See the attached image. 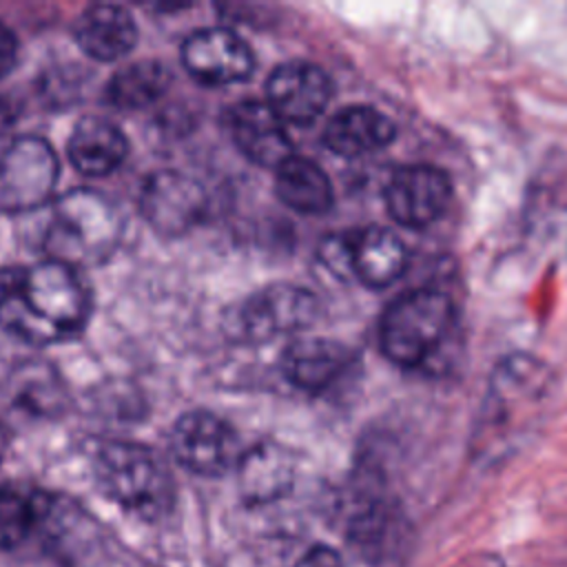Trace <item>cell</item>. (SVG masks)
<instances>
[{
  "instance_id": "obj_1",
  "label": "cell",
  "mask_w": 567,
  "mask_h": 567,
  "mask_svg": "<svg viewBox=\"0 0 567 567\" xmlns=\"http://www.w3.org/2000/svg\"><path fill=\"white\" fill-rule=\"evenodd\" d=\"M91 292L78 268L55 259L11 270L0 281V328L11 337L49 346L82 332Z\"/></svg>"
},
{
  "instance_id": "obj_2",
  "label": "cell",
  "mask_w": 567,
  "mask_h": 567,
  "mask_svg": "<svg viewBox=\"0 0 567 567\" xmlns=\"http://www.w3.org/2000/svg\"><path fill=\"white\" fill-rule=\"evenodd\" d=\"M122 230V215L106 195L73 188L53 204L44 246L51 259L78 268L104 261L117 248Z\"/></svg>"
},
{
  "instance_id": "obj_3",
  "label": "cell",
  "mask_w": 567,
  "mask_h": 567,
  "mask_svg": "<svg viewBox=\"0 0 567 567\" xmlns=\"http://www.w3.org/2000/svg\"><path fill=\"white\" fill-rule=\"evenodd\" d=\"M100 489L140 518H162L175 501L173 478L159 456L131 441H109L93 456Z\"/></svg>"
},
{
  "instance_id": "obj_4",
  "label": "cell",
  "mask_w": 567,
  "mask_h": 567,
  "mask_svg": "<svg viewBox=\"0 0 567 567\" xmlns=\"http://www.w3.org/2000/svg\"><path fill=\"white\" fill-rule=\"evenodd\" d=\"M452 323L454 303L447 292L434 286L412 288L383 310L379 346L392 363L416 368L439 352Z\"/></svg>"
},
{
  "instance_id": "obj_5",
  "label": "cell",
  "mask_w": 567,
  "mask_h": 567,
  "mask_svg": "<svg viewBox=\"0 0 567 567\" xmlns=\"http://www.w3.org/2000/svg\"><path fill=\"white\" fill-rule=\"evenodd\" d=\"M60 173L58 157L47 140L20 135L0 148V210L29 213L44 206Z\"/></svg>"
},
{
  "instance_id": "obj_6",
  "label": "cell",
  "mask_w": 567,
  "mask_h": 567,
  "mask_svg": "<svg viewBox=\"0 0 567 567\" xmlns=\"http://www.w3.org/2000/svg\"><path fill=\"white\" fill-rule=\"evenodd\" d=\"M171 452L182 467L199 476H221L241 458L233 425L208 410H193L175 421Z\"/></svg>"
},
{
  "instance_id": "obj_7",
  "label": "cell",
  "mask_w": 567,
  "mask_h": 567,
  "mask_svg": "<svg viewBox=\"0 0 567 567\" xmlns=\"http://www.w3.org/2000/svg\"><path fill=\"white\" fill-rule=\"evenodd\" d=\"M317 317L319 301L310 290L292 284H272L239 306L237 328L248 341H268L306 330Z\"/></svg>"
},
{
  "instance_id": "obj_8",
  "label": "cell",
  "mask_w": 567,
  "mask_h": 567,
  "mask_svg": "<svg viewBox=\"0 0 567 567\" xmlns=\"http://www.w3.org/2000/svg\"><path fill=\"white\" fill-rule=\"evenodd\" d=\"M140 210L159 235L177 237L204 219L208 197L197 179L177 171H157L142 186Z\"/></svg>"
},
{
  "instance_id": "obj_9",
  "label": "cell",
  "mask_w": 567,
  "mask_h": 567,
  "mask_svg": "<svg viewBox=\"0 0 567 567\" xmlns=\"http://www.w3.org/2000/svg\"><path fill=\"white\" fill-rule=\"evenodd\" d=\"M452 199L450 177L432 164H408L385 184V206L394 221L425 228L443 217Z\"/></svg>"
},
{
  "instance_id": "obj_10",
  "label": "cell",
  "mask_w": 567,
  "mask_h": 567,
  "mask_svg": "<svg viewBox=\"0 0 567 567\" xmlns=\"http://www.w3.org/2000/svg\"><path fill=\"white\" fill-rule=\"evenodd\" d=\"M182 64L202 84L224 86L246 80L255 58L250 47L226 27L193 31L182 44Z\"/></svg>"
},
{
  "instance_id": "obj_11",
  "label": "cell",
  "mask_w": 567,
  "mask_h": 567,
  "mask_svg": "<svg viewBox=\"0 0 567 567\" xmlns=\"http://www.w3.org/2000/svg\"><path fill=\"white\" fill-rule=\"evenodd\" d=\"M332 95L330 78L321 66L290 60L272 69L266 82V104L284 124L306 126L315 122Z\"/></svg>"
},
{
  "instance_id": "obj_12",
  "label": "cell",
  "mask_w": 567,
  "mask_h": 567,
  "mask_svg": "<svg viewBox=\"0 0 567 567\" xmlns=\"http://www.w3.org/2000/svg\"><path fill=\"white\" fill-rule=\"evenodd\" d=\"M346 534L361 556L372 563L396 558L408 545V523L388 498L379 494H359L348 516Z\"/></svg>"
},
{
  "instance_id": "obj_13",
  "label": "cell",
  "mask_w": 567,
  "mask_h": 567,
  "mask_svg": "<svg viewBox=\"0 0 567 567\" xmlns=\"http://www.w3.org/2000/svg\"><path fill=\"white\" fill-rule=\"evenodd\" d=\"M228 131L235 146L259 166L277 168L295 153L286 124L266 102L244 100L235 104L228 113Z\"/></svg>"
},
{
  "instance_id": "obj_14",
  "label": "cell",
  "mask_w": 567,
  "mask_h": 567,
  "mask_svg": "<svg viewBox=\"0 0 567 567\" xmlns=\"http://www.w3.org/2000/svg\"><path fill=\"white\" fill-rule=\"evenodd\" d=\"M343 261L370 288L394 284L408 268V248L399 235L381 226L361 228L341 239Z\"/></svg>"
},
{
  "instance_id": "obj_15",
  "label": "cell",
  "mask_w": 567,
  "mask_h": 567,
  "mask_svg": "<svg viewBox=\"0 0 567 567\" xmlns=\"http://www.w3.org/2000/svg\"><path fill=\"white\" fill-rule=\"evenodd\" d=\"M352 352L332 339H297L281 357L284 377L299 390L321 392L337 383L350 368Z\"/></svg>"
},
{
  "instance_id": "obj_16",
  "label": "cell",
  "mask_w": 567,
  "mask_h": 567,
  "mask_svg": "<svg viewBox=\"0 0 567 567\" xmlns=\"http://www.w3.org/2000/svg\"><path fill=\"white\" fill-rule=\"evenodd\" d=\"M73 38L89 58L115 62L137 44V27L120 4H91L78 16Z\"/></svg>"
},
{
  "instance_id": "obj_17",
  "label": "cell",
  "mask_w": 567,
  "mask_h": 567,
  "mask_svg": "<svg viewBox=\"0 0 567 567\" xmlns=\"http://www.w3.org/2000/svg\"><path fill=\"white\" fill-rule=\"evenodd\" d=\"M396 135L394 122L374 106L354 104L334 113L323 128V144L341 157H359L388 146Z\"/></svg>"
},
{
  "instance_id": "obj_18",
  "label": "cell",
  "mask_w": 567,
  "mask_h": 567,
  "mask_svg": "<svg viewBox=\"0 0 567 567\" xmlns=\"http://www.w3.org/2000/svg\"><path fill=\"white\" fill-rule=\"evenodd\" d=\"M71 164L89 177H104L122 166L128 153L126 135L100 115H84L69 137Z\"/></svg>"
},
{
  "instance_id": "obj_19",
  "label": "cell",
  "mask_w": 567,
  "mask_h": 567,
  "mask_svg": "<svg viewBox=\"0 0 567 567\" xmlns=\"http://www.w3.org/2000/svg\"><path fill=\"white\" fill-rule=\"evenodd\" d=\"M239 487L248 503H268L279 498L292 485V454L279 443H257L241 452L237 463Z\"/></svg>"
},
{
  "instance_id": "obj_20",
  "label": "cell",
  "mask_w": 567,
  "mask_h": 567,
  "mask_svg": "<svg viewBox=\"0 0 567 567\" xmlns=\"http://www.w3.org/2000/svg\"><path fill=\"white\" fill-rule=\"evenodd\" d=\"M275 173L277 197L295 213L321 215L332 206V184L317 162L292 153Z\"/></svg>"
},
{
  "instance_id": "obj_21",
  "label": "cell",
  "mask_w": 567,
  "mask_h": 567,
  "mask_svg": "<svg viewBox=\"0 0 567 567\" xmlns=\"http://www.w3.org/2000/svg\"><path fill=\"white\" fill-rule=\"evenodd\" d=\"M171 84L168 69L153 58L122 66L106 84V102L117 111H140L159 100Z\"/></svg>"
},
{
  "instance_id": "obj_22",
  "label": "cell",
  "mask_w": 567,
  "mask_h": 567,
  "mask_svg": "<svg viewBox=\"0 0 567 567\" xmlns=\"http://www.w3.org/2000/svg\"><path fill=\"white\" fill-rule=\"evenodd\" d=\"M47 505L38 496L22 494L13 487L0 489V549L16 547L31 532Z\"/></svg>"
},
{
  "instance_id": "obj_23",
  "label": "cell",
  "mask_w": 567,
  "mask_h": 567,
  "mask_svg": "<svg viewBox=\"0 0 567 567\" xmlns=\"http://www.w3.org/2000/svg\"><path fill=\"white\" fill-rule=\"evenodd\" d=\"M295 567H346L343 558L332 549V547H323L317 545L312 549H308Z\"/></svg>"
},
{
  "instance_id": "obj_24",
  "label": "cell",
  "mask_w": 567,
  "mask_h": 567,
  "mask_svg": "<svg viewBox=\"0 0 567 567\" xmlns=\"http://www.w3.org/2000/svg\"><path fill=\"white\" fill-rule=\"evenodd\" d=\"M18 58V40L13 31L0 22V78H4Z\"/></svg>"
},
{
  "instance_id": "obj_25",
  "label": "cell",
  "mask_w": 567,
  "mask_h": 567,
  "mask_svg": "<svg viewBox=\"0 0 567 567\" xmlns=\"http://www.w3.org/2000/svg\"><path fill=\"white\" fill-rule=\"evenodd\" d=\"M13 120H16V111H13V106L0 95V135L13 124Z\"/></svg>"
},
{
  "instance_id": "obj_26",
  "label": "cell",
  "mask_w": 567,
  "mask_h": 567,
  "mask_svg": "<svg viewBox=\"0 0 567 567\" xmlns=\"http://www.w3.org/2000/svg\"><path fill=\"white\" fill-rule=\"evenodd\" d=\"M7 447H9V432H7V427L0 423V461H2L4 452H7Z\"/></svg>"
}]
</instances>
